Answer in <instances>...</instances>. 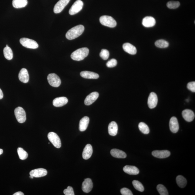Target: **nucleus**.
<instances>
[{
	"label": "nucleus",
	"mask_w": 195,
	"mask_h": 195,
	"mask_svg": "<svg viewBox=\"0 0 195 195\" xmlns=\"http://www.w3.org/2000/svg\"><path fill=\"white\" fill-rule=\"evenodd\" d=\"M84 29V26L82 25L75 26L67 32L66 35V38L69 40L76 39L82 35Z\"/></svg>",
	"instance_id": "1"
},
{
	"label": "nucleus",
	"mask_w": 195,
	"mask_h": 195,
	"mask_svg": "<svg viewBox=\"0 0 195 195\" xmlns=\"http://www.w3.org/2000/svg\"><path fill=\"white\" fill-rule=\"evenodd\" d=\"M89 53V49L87 47H82L74 52L71 55V58L76 61H81L86 57Z\"/></svg>",
	"instance_id": "2"
},
{
	"label": "nucleus",
	"mask_w": 195,
	"mask_h": 195,
	"mask_svg": "<svg viewBox=\"0 0 195 195\" xmlns=\"http://www.w3.org/2000/svg\"><path fill=\"white\" fill-rule=\"evenodd\" d=\"M100 23L102 25L107 26L109 28H114L116 26V21L113 17L110 16L104 15L100 17L99 19Z\"/></svg>",
	"instance_id": "3"
},
{
	"label": "nucleus",
	"mask_w": 195,
	"mask_h": 195,
	"mask_svg": "<svg viewBox=\"0 0 195 195\" xmlns=\"http://www.w3.org/2000/svg\"><path fill=\"white\" fill-rule=\"evenodd\" d=\"M20 42L22 46L26 48L36 49L39 47V45L35 41L31 39L23 38L20 40Z\"/></svg>",
	"instance_id": "4"
},
{
	"label": "nucleus",
	"mask_w": 195,
	"mask_h": 195,
	"mask_svg": "<svg viewBox=\"0 0 195 195\" xmlns=\"http://www.w3.org/2000/svg\"><path fill=\"white\" fill-rule=\"evenodd\" d=\"M15 115L17 121L20 123H22L25 122L26 115L25 111L22 108L20 107H17L15 109Z\"/></svg>",
	"instance_id": "5"
},
{
	"label": "nucleus",
	"mask_w": 195,
	"mask_h": 195,
	"mask_svg": "<svg viewBox=\"0 0 195 195\" xmlns=\"http://www.w3.org/2000/svg\"><path fill=\"white\" fill-rule=\"evenodd\" d=\"M48 139L53 145L57 148L61 147V142L59 136L53 132H51L48 134Z\"/></svg>",
	"instance_id": "6"
},
{
	"label": "nucleus",
	"mask_w": 195,
	"mask_h": 195,
	"mask_svg": "<svg viewBox=\"0 0 195 195\" xmlns=\"http://www.w3.org/2000/svg\"><path fill=\"white\" fill-rule=\"evenodd\" d=\"M47 79L49 84L52 87H58L61 84V80L56 74H50L47 76Z\"/></svg>",
	"instance_id": "7"
},
{
	"label": "nucleus",
	"mask_w": 195,
	"mask_h": 195,
	"mask_svg": "<svg viewBox=\"0 0 195 195\" xmlns=\"http://www.w3.org/2000/svg\"><path fill=\"white\" fill-rule=\"evenodd\" d=\"M84 3L81 0H77L72 5L69 10V14L71 15L77 14L82 9Z\"/></svg>",
	"instance_id": "8"
},
{
	"label": "nucleus",
	"mask_w": 195,
	"mask_h": 195,
	"mask_svg": "<svg viewBox=\"0 0 195 195\" xmlns=\"http://www.w3.org/2000/svg\"><path fill=\"white\" fill-rule=\"evenodd\" d=\"M70 0H60L55 5L54 12L55 14L61 12L65 7L69 3Z\"/></svg>",
	"instance_id": "9"
},
{
	"label": "nucleus",
	"mask_w": 195,
	"mask_h": 195,
	"mask_svg": "<svg viewBox=\"0 0 195 195\" xmlns=\"http://www.w3.org/2000/svg\"><path fill=\"white\" fill-rule=\"evenodd\" d=\"M158 99L156 94L154 92H151L149 96L148 105L150 108L153 109L156 107L158 103Z\"/></svg>",
	"instance_id": "10"
},
{
	"label": "nucleus",
	"mask_w": 195,
	"mask_h": 195,
	"mask_svg": "<svg viewBox=\"0 0 195 195\" xmlns=\"http://www.w3.org/2000/svg\"><path fill=\"white\" fill-rule=\"evenodd\" d=\"M99 94L97 92H93L86 96L84 103L87 106L90 105L96 101L99 97Z\"/></svg>",
	"instance_id": "11"
},
{
	"label": "nucleus",
	"mask_w": 195,
	"mask_h": 195,
	"mask_svg": "<svg viewBox=\"0 0 195 195\" xmlns=\"http://www.w3.org/2000/svg\"><path fill=\"white\" fill-rule=\"evenodd\" d=\"M47 174V172L46 169L44 168H40L32 170L30 172V176L34 177H44Z\"/></svg>",
	"instance_id": "12"
},
{
	"label": "nucleus",
	"mask_w": 195,
	"mask_h": 195,
	"mask_svg": "<svg viewBox=\"0 0 195 195\" xmlns=\"http://www.w3.org/2000/svg\"><path fill=\"white\" fill-rule=\"evenodd\" d=\"M93 187V183L92 180L87 178L82 183V190L85 193H88L92 190Z\"/></svg>",
	"instance_id": "13"
},
{
	"label": "nucleus",
	"mask_w": 195,
	"mask_h": 195,
	"mask_svg": "<svg viewBox=\"0 0 195 195\" xmlns=\"http://www.w3.org/2000/svg\"><path fill=\"white\" fill-rule=\"evenodd\" d=\"M153 156L157 158L163 159L169 157L171 153L168 150H155L152 153Z\"/></svg>",
	"instance_id": "14"
},
{
	"label": "nucleus",
	"mask_w": 195,
	"mask_h": 195,
	"mask_svg": "<svg viewBox=\"0 0 195 195\" xmlns=\"http://www.w3.org/2000/svg\"><path fill=\"white\" fill-rule=\"evenodd\" d=\"M170 128L171 131L173 133H176L179 129V124L177 119L175 117H172L170 122Z\"/></svg>",
	"instance_id": "15"
},
{
	"label": "nucleus",
	"mask_w": 195,
	"mask_h": 195,
	"mask_svg": "<svg viewBox=\"0 0 195 195\" xmlns=\"http://www.w3.org/2000/svg\"><path fill=\"white\" fill-rule=\"evenodd\" d=\"M183 117L185 120L188 122H191L194 120L195 117L194 113L192 111L189 109L184 110L182 113Z\"/></svg>",
	"instance_id": "16"
},
{
	"label": "nucleus",
	"mask_w": 195,
	"mask_h": 195,
	"mask_svg": "<svg viewBox=\"0 0 195 195\" xmlns=\"http://www.w3.org/2000/svg\"><path fill=\"white\" fill-rule=\"evenodd\" d=\"M18 79L22 82L26 83L28 82L29 75L27 69L23 68L21 70L18 74Z\"/></svg>",
	"instance_id": "17"
},
{
	"label": "nucleus",
	"mask_w": 195,
	"mask_h": 195,
	"mask_svg": "<svg viewBox=\"0 0 195 195\" xmlns=\"http://www.w3.org/2000/svg\"><path fill=\"white\" fill-rule=\"evenodd\" d=\"M156 24L155 19L151 16L145 17L143 20L142 24L145 27L150 28L153 27Z\"/></svg>",
	"instance_id": "18"
},
{
	"label": "nucleus",
	"mask_w": 195,
	"mask_h": 195,
	"mask_svg": "<svg viewBox=\"0 0 195 195\" xmlns=\"http://www.w3.org/2000/svg\"><path fill=\"white\" fill-rule=\"evenodd\" d=\"M68 100L66 97H60L56 98L53 101V105L56 107H60L67 104Z\"/></svg>",
	"instance_id": "19"
},
{
	"label": "nucleus",
	"mask_w": 195,
	"mask_h": 195,
	"mask_svg": "<svg viewBox=\"0 0 195 195\" xmlns=\"http://www.w3.org/2000/svg\"><path fill=\"white\" fill-rule=\"evenodd\" d=\"M92 148L89 144H87L85 147L82 153V157L85 160H87L91 157L92 153Z\"/></svg>",
	"instance_id": "20"
},
{
	"label": "nucleus",
	"mask_w": 195,
	"mask_h": 195,
	"mask_svg": "<svg viewBox=\"0 0 195 195\" xmlns=\"http://www.w3.org/2000/svg\"><path fill=\"white\" fill-rule=\"evenodd\" d=\"M123 170L125 173L130 175H137L140 172L139 169L134 166L126 165Z\"/></svg>",
	"instance_id": "21"
},
{
	"label": "nucleus",
	"mask_w": 195,
	"mask_h": 195,
	"mask_svg": "<svg viewBox=\"0 0 195 195\" xmlns=\"http://www.w3.org/2000/svg\"><path fill=\"white\" fill-rule=\"evenodd\" d=\"M123 47L125 52L130 54L135 55L137 53L136 47L130 43H124L123 45Z\"/></svg>",
	"instance_id": "22"
},
{
	"label": "nucleus",
	"mask_w": 195,
	"mask_h": 195,
	"mask_svg": "<svg viewBox=\"0 0 195 195\" xmlns=\"http://www.w3.org/2000/svg\"><path fill=\"white\" fill-rule=\"evenodd\" d=\"M80 76L83 78L87 79H97L99 77L98 74L88 71L81 72Z\"/></svg>",
	"instance_id": "23"
},
{
	"label": "nucleus",
	"mask_w": 195,
	"mask_h": 195,
	"mask_svg": "<svg viewBox=\"0 0 195 195\" xmlns=\"http://www.w3.org/2000/svg\"><path fill=\"white\" fill-rule=\"evenodd\" d=\"M89 123V118L88 116H85L79 122V130L81 132L85 131L88 127Z\"/></svg>",
	"instance_id": "24"
},
{
	"label": "nucleus",
	"mask_w": 195,
	"mask_h": 195,
	"mask_svg": "<svg viewBox=\"0 0 195 195\" xmlns=\"http://www.w3.org/2000/svg\"><path fill=\"white\" fill-rule=\"evenodd\" d=\"M111 156L117 158H125L126 157V153L123 151L117 149H113L111 151Z\"/></svg>",
	"instance_id": "25"
},
{
	"label": "nucleus",
	"mask_w": 195,
	"mask_h": 195,
	"mask_svg": "<svg viewBox=\"0 0 195 195\" xmlns=\"http://www.w3.org/2000/svg\"><path fill=\"white\" fill-rule=\"evenodd\" d=\"M109 133L110 135L115 136L118 132V126L115 122H112L109 124L108 126Z\"/></svg>",
	"instance_id": "26"
},
{
	"label": "nucleus",
	"mask_w": 195,
	"mask_h": 195,
	"mask_svg": "<svg viewBox=\"0 0 195 195\" xmlns=\"http://www.w3.org/2000/svg\"><path fill=\"white\" fill-rule=\"evenodd\" d=\"M27 4V0H13L12 1L13 6L16 8H23Z\"/></svg>",
	"instance_id": "27"
},
{
	"label": "nucleus",
	"mask_w": 195,
	"mask_h": 195,
	"mask_svg": "<svg viewBox=\"0 0 195 195\" xmlns=\"http://www.w3.org/2000/svg\"><path fill=\"white\" fill-rule=\"evenodd\" d=\"M3 54L5 58L7 60H11L13 58V54L12 50L8 46H6L4 49Z\"/></svg>",
	"instance_id": "28"
},
{
	"label": "nucleus",
	"mask_w": 195,
	"mask_h": 195,
	"mask_svg": "<svg viewBox=\"0 0 195 195\" xmlns=\"http://www.w3.org/2000/svg\"><path fill=\"white\" fill-rule=\"evenodd\" d=\"M176 181L178 186L181 188H184L187 184L186 179L181 175L178 176L176 179Z\"/></svg>",
	"instance_id": "29"
},
{
	"label": "nucleus",
	"mask_w": 195,
	"mask_h": 195,
	"mask_svg": "<svg viewBox=\"0 0 195 195\" xmlns=\"http://www.w3.org/2000/svg\"><path fill=\"white\" fill-rule=\"evenodd\" d=\"M155 45L159 48H165L169 46V43L163 39H160L156 41Z\"/></svg>",
	"instance_id": "30"
},
{
	"label": "nucleus",
	"mask_w": 195,
	"mask_h": 195,
	"mask_svg": "<svg viewBox=\"0 0 195 195\" xmlns=\"http://www.w3.org/2000/svg\"><path fill=\"white\" fill-rule=\"evenodd\" d=\"M18 154L20 160H24L27 159L28 157V154L21 147H18L17 150Z\"/></svg>",
	"instance_id": "31"
},
{
	"label": "nucleus",
	"mask_w": 195,
	"mask_h": 195,
	"mask_svg": "<svg viewBox=\"0 0 195 195\" xmlns=\"http://www.w3.org/2000/svg\"><path fill=\"white\" fill-rule=\"evenodd\" d=\"M139 128L140 130L143 134L149 133L150 129L149 127L144 123H140L139 125Z\"/></svg>",
	"instance_id": "32"
},
{
	"label": "nucleus",
	"mask_w": 195,
	"mask_h": 195,
	"mask_svg": "<svg viewBox=\"0 0 195 195\" xmlns=\"http://www.w3.org/2000/svg\"><path fill=\"white\" fill-rule=\"evenodd\" d=\"M132 184L136 190L143 192L144 190V188L143 184L140 181L137 180H134L132 182Z\"/></svg>",
	"instance_id": "33"
},
{
	"label": "nucleus",
	"mask_w": 195,
	"mask_h": 195,
	"mask_svg": "<svg viewBox=\"0 0 195 195\" xmlns=\"http://www.w3.org/2000/svg\"><path fill=\"white\" fill-rule=\"evenodd\" d=\"M157 189L159 193L161 195H168V193L167 189L164 185L159 184L157 186Z\"/></svg>",
	"instance_id": "34"
},
{
	"label": "nucleus",
	"mask_w": 195,
	"mask_h": 195,
	"mask_svg": "<svg viewBox=\"0 0 195 195\" xmlns=\"http://www.w3.org/2000/svg\"><path fill=\"white\" fill-rule=\"evenodd\" d=\"M166 5L170 9H176L180 6V3L178 1H171L168 2Z\"/></svg>",
	"instance_id": "35"
},
{
	"label": "nucleus",
	"mask_w": 195,
	"mask_h": 195,
	"mask_svg": "<svg viewBox=\"0 0 195 195\" xmlns=\"http://www.w3.org/2000/svg\"><path fill=\"white\" fill-rule=\"evenodd\" d=\"M109 51L106 49H102L100 53V56L104 60H106L109 58Z\"/></svg>",
	"instance_id": "36"
},
{
	"label": "nucleus",
	"mask_w": 195,
	"mask_h": 195,
	"mask_svg": "<svg viewBox=\"0 0 195 195\" xmlns=\"http://www.w3.org/2000/svg\"><path fill=\"white\" fill-rule=\"evenodd\" d=\"M117 64V60L114 59H113L107 62L106 66L108 67L113 68L115 67Z\"/></svg>",
	"instance_id": "37"
},
{
	"label": "nucleus",
	"mask_w": 195,
	"mask_h": 195,
	"mask_svg": "<svg viewBox=\"0 0 195 195\" xmlns=\"http://www.w3.org/2000/svg\"><path fill=\"white\" fill-rule=\"evenodd\" d=\"M63 193L66 195H74L73 189L71 187H68L67 189H64Z\"/></svg>",
	"instance_id": "38"
},
{
	"label": "nucleus",
	"mask_w": 195,
	"mask_h": 195,
	"mask_svg": "<svg viewBox=\"0 0 195 195\" xmlns=\"http://www.w3.org/2000/svg\"><path fill=\"white\" fill-rule=\"evenodd\" d=\"M120 192L123 195H133L131 190L127 188H123L121 189Z\"/></svg>",
	"instance_id": "39"
},
{
	"label": "nucleus",
	"mask_w": 195,
	"mask_h": 195,
	"mask_svg": "<svg viewBox=\"0 0 195 195\" xmlns=\"http://www.w3.org/2000/svg\"><path fill=\"white\" fill-rule=\"evenodd\" d=\"M187 88L189 90L193 92H195V82H191L188 83L187 84Z\"/></svg>",
	"instance_id": "40"
},
{
	"label": "nucleus",
	"mask_w": 195,
	"mask_h": 195,
	"mask_svg": "<svg viewBox=\"0 0 195 195\" xmlns=\"http://www.w3.org/2000/svg\"><path fill=\"white\" fill-rule=\"evenodd\" d=\"M3 97V94L2 91L1 90V89H0V99H2Z\"/></svg>",
	"instance_id": "41"
},
{
	"label": "nucleus",
	"mask_w": 195,
	"mask_h": 195,
	"mask_svg": "<svg viewBox=\"0 0 195 195\" xmlns=\"http://www.w3.org/2000/svg\"><path fill=\"white\" fill-rule=\"evenodd\" d=\"M13 195H24V194L23 193L21 192H18L16 193H14Z\"/></svg>",
	"instance_id": "42"
},
{
	"label": "nucleus",
	"mask_w": 195,
	"mask_h": 195,
	"mask_svg": "<svg viewBox=\"0 0 195 195\" xmlns=\"http://www.w3.org/2000/svg\"><path fill=\"white\" fill-rule=\"evenodd\" d=\"M3 153V150L2 149H0V155L2 154Z\"/></svg>",
	"instance_id": "43"
},
{
	"label": "nucleus",
	"mask_w": 195,
	"mask_h": 195,
	"mask_svg": "<svg viewBox=\"0 0 195 195\" xmlns=\"http://www.w3.org/2000/svg\"><path fill=\"white\" fill-rule=\"evenodd\" d=\"M30 178L33 179L34 177H32V176H30Z\"/></svg>",
	"instance_id": "44"
}]
</instances>
